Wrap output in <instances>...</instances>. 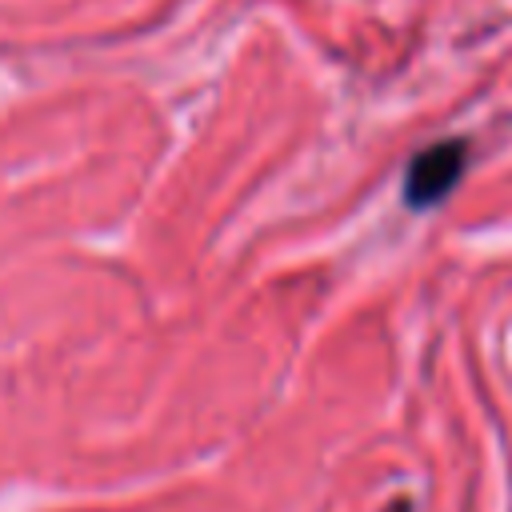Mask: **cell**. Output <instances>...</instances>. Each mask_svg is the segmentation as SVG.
<instances>
[{"label":"cell","mask_w":512,"mask_h":512,"mask_svg":"<svg viewBox=\"0 0 512 512\" xmlns=\"http://www.w3.org/2000/svg\"><path fill=\"white\" fill-rule=\"evenodd\" d=\"M464 164H468V144L464 140H440L432 148H424L412 164H408V176H404V200L412 208H432L440 204L456 180L464 176Z\"/></svg>","instance_id":"6da1fadb"}]
</instances>
